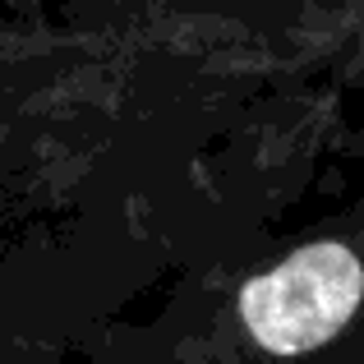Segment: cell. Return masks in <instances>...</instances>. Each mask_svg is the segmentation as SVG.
Segmentation results:
<instances>
[{"instance_id": "obj_1", "label": "cell", "mask_w": 364, "mask_h": 364, "mask_svg": "<svg viewBox=\"0 0 364 364\" xmlns=\"http://www.w3.org/2000/svg\"><path fill=\"white\" fill-rule=\"evenodd\" d=\"M364 295V267L346 245L318 240L295 249L240 295L249 337L272 355H304L350 323Z\"/></svg>"}]
</instances>
